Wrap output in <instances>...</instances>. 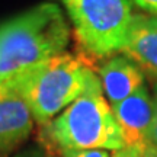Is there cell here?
I'll return each mask as SVG.
<instances>
[{
	"label": "cell",
	"mask_w": 157,
	"mask_h": 157,
	"mask_svg": "<svg viewBox=\"0 0 157 157\" xmlns=\"http://www.w3.org/2000/svg\"><path fill=\"white\" fill-rule=\"evenodd\" d=\"M70 26L54 3H42L0 25V83L63 54Z\"/></svg>",
	"instance_id": "cell-1"
},
{
	"label": "cell",
	"mask_w": 157,
	"mask_h": 157,
	"mask_svg": "<svg viewBox=\"0 0 157 157\" xmlns=\"http://www.w3.org/2000/svg\"><path fill=\"white\" fill-rule=\"evenodd\" d=\"M96 74L76 56L63 52L10 77L35 121L47 125L84 93Z\"/></svg>",
	"instance_id": "cell-2"
},
{
	"label": "cell",
	"mask_w": 157,
	"mask_h": 157,
	"mask_svg": "<svg viewBox=\"0 0 157 157\" xmlns=\"http://www.w3.org/2000/svg\"><path fill=\"white\" fill-rule=\"evenodd\" d=\"M47 131L58 148L117 151L124 147L121 129L103 96L99 76L93 77L83 95L47 124Z\"/></svg>",
	"instance_id": "cell-3"
},
{
	"label": "cell",
	"mask_w": 157,
	"mask_h": 157,
	"mask_svg": "<svg viewBox=\"0 0 157 157\" xmlns=\"http://www.w3.org/2000/svg\"><path fill=\"white\" fill-rule=\"evenodd\" d=\"M86 51L106 57L121 51L134 17L132 0H61Z\"/></svg>",
	"instance_id": "cell-4"
},
{
	"label": "cell",
	"mask_w": 157,
	"mask_h": 157,
	"mask_svg": "<svg viewBox=\"0 0 157 157\" xmlns=\"http://www.w3.org/2000/svg\"><path fill=\"white\" fill-rule=\"evenodd\" d=\"M35 118L10 78L0 83V157L22 146L32 132Z\"/></svg>",
	"instance_id": "cell-5"
},
{
	"label": "cell",
	"mask_w": 157,
	"mask_h": 157,
	"mask_svg": "<svg viewBox=\"0 0 157 157\" xmlns=\"http://www.w3.org/2000/svg\"><path fill=\"white\" fill-rule=\"evenodd\" d=\"M112 113L121 129L124 146L146 148L154 118V99L146 86L112 105Z\"/></svg>",
	"instance_id": "cell-6"
},
{
	"label": "cell",
	"mask_w": 157,
	"mask_h": 157,
	"mask_svg": "<svg viewBox=\"0 0 157 157\" xmlns=\"http://www.w3.org/2000/svg\"><path fill=\"white\" fill-rule=\"evenodd\" d=\"M121 52L157 80V16L134 15Z\"/></svg>",
	"instance_id": "cell-7"
},
{
	"label": "cell",
	"mask_w": 157,
	"mask_h": 157,
	"mask_svg": "<svg viewBox=\"0 0 157 157\" xmlns=\"http://www.w3.org/2000/svg\"><path fill=\"white\" fill-rule=\"evenodd\" d=\"M144 76L137 64L125 56L111 57L99 68L103 93L111 105L119 103L144 86Z\"/></svg>",
	"instance_id": "cell-8"
},
{
	"label": "cell",
	"mask_w": 157,
	"mask_h": 157,
	"mask_svg": "<svg viewBox=\"0 0 157 157\" xmlns=\"http://www.w3.org/2000/svg\"><path fill=\"white\" fill-rule=\"evenodd\" d=\"M61 157H112L108 150L93 148V150H82V148H60Z\"/></svg>",
	"instance_id": "cell-9"
},
{
	"label": "cell",
	"mask_w": 157,
	"mask_h": 157,
	"mask_svg": "<svg viewBox=\"0 0 157 157\" xmlns=\"http://www.w3.org/2000/svg\"><path fill=\"white\" fill-rule=\"evenodd\" d=\"M143 147H134V146H124L117 151H113L112 157H143L144 154Z\"/></svg>",
	"instance_id": "cell-10"
},
{
	"label": "cell",
	"mask_w": 157,
	"mask_h": 157,
	"mask_svg": "<svg viewBox=\"0 0 157 157\" xmlns=\"http://www.w3.org/2000/svg\"><path fill=\"white\" fill-rule=\"evenodd\" d=\"M153 99H154V118H153V125H151V131H150L148 144L157 146V83L154 86V90H153Z\"/></svg>",
	"instance_id": "cell-11"
},
{
	"label": "cell",
	"mask_w": 157,
	"mask_h": 157,
	"mask_svg": "<svg viewBox=\"0 0 157 157\" xmlns=\"http://www.w3.org/2000/svg\"><path fill=\"white\" fill-rule=\"evenodd\" d=\"M132 3H135L143 10L157 16V0H132Z\"/></svg>",
	"instance_id": "cell-12"
},
{
	"label": "cell",
	"mask_w": 157,
	"mask_h": 157,
	"mask_svg": "<svg viewBox=\"0 0 157 157\" xmlns=\"http://www.w3.org/2000/svg\"><path fill=\"white\" fill-rule=\"evenodd\" d=\"M143 157H157V146H154V144H147Z\"/></svg>",
	"instance_id": "cell-13"
}]
</instances>
